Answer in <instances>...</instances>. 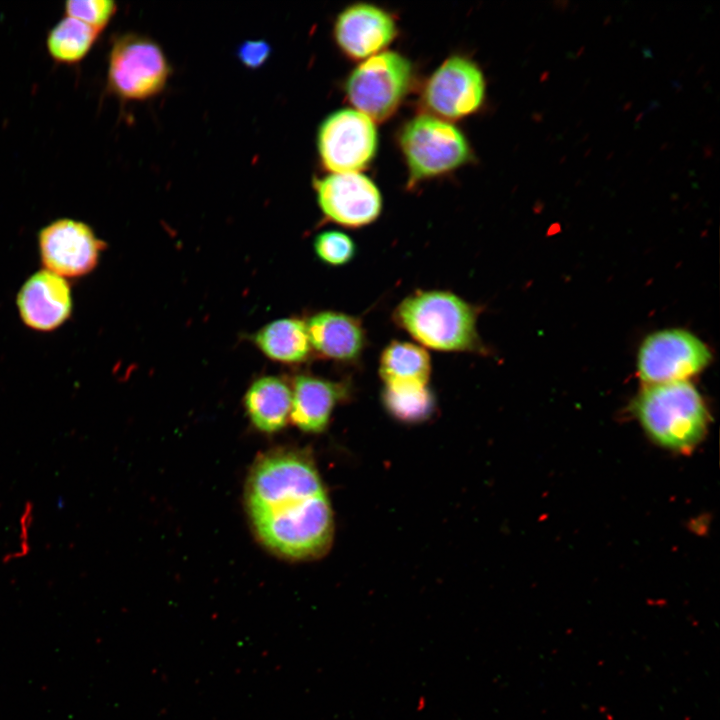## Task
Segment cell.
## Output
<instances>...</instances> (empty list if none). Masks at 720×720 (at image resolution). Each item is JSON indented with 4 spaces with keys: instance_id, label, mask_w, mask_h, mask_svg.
Masks as SVG:
<instances>
[{
    "instance_id": "cell-1",
    "label": "cell",
    "mask_w": 720,
    "mask_h": 720,
    "mask_svg": "<svg viewBox=\"0 0 720 720\" xmlns=\"http://www.w3.org/2000/svg\"><path fill=\"white\" fill-rule=\"evenodd\" d=\"M245 503L258 540L274 554L309 560L328 551L333 513L310 456L285 449L258 458L248 476Z\"/></svg>"
},
{
    "instance_id": "cell-2",
    "label": "cell",
    "mask_w": 720,
    "mask_h": 720,
    "mask_svg": "<svg viewBox=\"0 0 720 720\" xmlns=\"http://www.w3.org/2000/svg\"><path fill=\"white\" fill-rule=\"evenodd\" d=\"M479 309L444 290H419L393 313L395 323L422 346L443 352H483L477 331Z\"/></svg>"
},
{
    "instance_id": "cell-3",
    "label": "cell",
    "mask_w": 720,
    "mask_h": 720,
    "mask_svg": "<svg viewBox=\"0 0 720 720\" xmlns=\"http://www.w3.org/2000/svg\"><path fill=\"white\" fill-rule=\"evenodd\" d=\"M633 411L652 440L677 452L693 449L709 421L704 400L689 381L645 385L634 399Z\"/></svg>"
},
{
    "instance_id": "cell-4",
    "label": "cell",
    "mask_w": 720,
    "mask_h": 720,
    "mask_svg": "<svg viewBox=\"0 0 720 720\" xmlns=\"http://www.w3.org/2000/svg\"><path fill=\"white\" fill-rule=\"evenodd\" d=\"M170 66L162 48L152 39L126 33L116 38L108 55L107 87L126 100H143L165 86Z\"/></svg>"
},
{
    "instance_id": "cell-5",
    "label": "cell",
    "mask_w": 720,
    "mask_h": 720,
    "mask_svg": "<svg viewBox=\"0 0 720 720\" xmlns=\"http://www.w3.org/2000/svg\"><path fill=\"white\" fill-rule=\"evenodd\" d=\"M400 146L413 181L443 174L470 157L468 143L451 123L430 115L408 121L400 134Z\"/></svg>"
},
{
    "instance_id": "cell-6",
    "label": "cell",
    "mask_w": 720,
    "mask_h": 720,
    "mask_svg": "<svg viewBox=\"0 0 720 720\" xmlns=\"http://www.w3.org/2000/svg\"><path fill=\"white\" fill-rule=\"evenodd\" d=\"M412 78L410 62L401 54L385 51L358 65L347 78L349 101L371 120H384L399 106Z\"/></svg>"
},
{
    "instance_id": "cell-7",
    "label": "cell",
    "mask_w": 720,
    "mask_h": 720,
    "mask_svg": "<svg viewBox=\"0 0 720 720\" xmlns=\"http://www.w3.org/2000/svg\"><path fill=\"white\" fill-rule=\"evenodd\" d=\"M711 360L710 349L693 333L664 329L643 340L637 356V372L645 385L688 381Z\"/></svg>"
},
{
    "instance_id": "cell-8",
    "label": "cell",
    "mask_w": 720,
    "mask_h": 720,
    "mask_svg": "<svg viewBox=\"0 0 720 720\" xmlns=\"http://www.w3.org/2000/svg\"><path fill=\"white\" fill-rule=\"evenodd\" d=\"M317 146L322 164L333 173L358 172L375 155L376 128L362 112L341 109L321 123Z\"/></svg>"
},
{
    "instance_id": "cell-9",
    "label": "cell",
    "mask_w": 720,
    "mask_h": 720,
    "mask_svg": "<svg viewBox=\"0 0 720 720\" xmlns=\"http://www.w3.org/2000/svg\"><path fill=\"white\" fill-rule=\"evenodd\" d=\"M104 246L88 224L71 218L57 219L38 233L43 265L63 278L80 277L93 271Z\"/></svg>"
},
{
    "instance_id": "cell-10",
    "label": "cell",
    "mask_w": 720,
    "mask_h": 720,
    "mask_svg": "<svg viewBox=\"0 0 720 720\" xmlns=\"http://www.w3.org/2000/svg\"><path fill=\"white\" fill-rule=\"evenodd\" d=\"M484 94L485 81L479 67L456 55L446 59L429 77L423 100L436 115L453 119L476 111Z\"/></svg>"
},
{
    "instance_id": "cell-11",
    "label": "cell",
    "mask_w": 720,
    "mask_h": 720,
    "mask_svg": "<svg viewBox=\"0 0 720 720\" xmlns=\"http://www.w3.org/2000/svg\"><path fill=\"white\" fill-rule=\"evenodd\" d=\"M317 200L331 221L351 228L376 220L382 198L373 181L359 172L332 173L314 180Z\"/></svg>"
},
{
    "instance_id": "cell-12",
    "label": "cell",
    "mask_w": 720,
    "mask_h": 720,
    "mask_svg": "<svg viewBox=\"0 0 720 720\" xmlns=\"http://www.w3.org/2000/svg\"><path fill=\"white\" fill-rule=\"evenodd\" d=\"M17 308L22 321L29 328L46 332L54 330L72 312L69 283L49 270L38 271L19 290Z\"/></svg>"
},
{
    "instance_id": "cell-13",
    "label": "cell",
    "mask_w": 720,
    "mask_h": 720,
    "mask_svg": "<svg viewBox=\"0 0 720 720\" xmlns=\"http://www.w3.org/2000/svg\"><path fill=\"white\" fill-rule=\"evenodd\" d=\"M334 34L338 45L347 55L364 58L392 41L396 34V23L380 7L356 3L338 15Z\"/></svg>"
},
{
    "instance_id": "cell-14",
    "label": "cell",
    "mask_w": 720,
    "mask_h": 720,
    "mask_svg": "<svg viewBox=\"0 0 720 720\" xmlns=\"http://www.w3.org/2000/svg\"><path fill=\"white\" fill-rule=\"evenodd\" d=\"M311 348L321 357L353 362L360 358L366 336L359 319L337 311H322L306 322Z\"/></svg>"
},
{
    "instance_id": "cell-15",
    "label": "cell",
    "mask_w": 720,
    "mask_h": 720,
    "mask_svg": "<svg viewBox=\"0 0 720 720\" xmlns=\"http://www.w3.org/2000/svg\"><path fill=\"white\" fill-rule=\"evenodd\" d=\"M290 419L300 430L320 433L336 405L347 398L345 383L313 375H298L293 382Z\"/></svg>"
},
{
    "instance_id": "cell-16",
    "label": "cell",
    "mask_w": 720,
    "mask_h": 720,
    "mask_svg": "<svg viewBox=\"0 0 720 720\" xmlns=\"http://www.w3.org/2000/svg\"><path fill=\"white\" fill-rule=\"evenodd\" d=\"M292 390L280 378L264 376L248 388L244 404L252 424L261 432L282 430L290 418Z\"/></svg>"
},
{
    "instance_id": "cell-17",
    "label": "cell",
    "mask_w": 720,
    "mask_h": 720,
    "mask_svg": "<svg viewBox=\"0 0 720 720\" xmlns=\"http://www.w3.org/2000/svg\"><path fill=\"white\" fill-rule=\"evenodd\" d=\"M379 373L384 386H428L430 356L422 346L393 341L381 354Z\"/></svg>"
},
{
    "instance_id": "cell-18",
    "label": "cell",
    "mask_w": 720,
    "mask_h": 720,
    "mask_svg": "<svg viewBox=\"0 0 720 720\" xmlns=\"http://www.w3.org/2000/svg\"><path fill=\"white\" fill-rule=\"evenodd\" d=\"M254 341L264 355L281 363L303 362L311 352L306 322L297 318L268 323L255 334Z\"/></svg>"
},
{
    "instance_id": "cell-19",
    "label": "cell",
    "mask_w": 720,
    "mask_h": 720,
    "mask_svg": "<svg viewBox=\"0 0 720 720\" xmlns=\"http://www.w3.org/2000/svg\"><path fill=\"white\" fill-rule=\"evenodd\" d=\"M99 33L89 25L65 16L47 34L48 53L58 63H77L88 54Z\"/></svg>"
},
{
    "instance_id": "cell-20",
    "label": "cell",
    "mask_w": 720,
    "mask_h": 720,
    "mask_svg": "<svg viewBox=\"0 0 720 720\" xmlns=\"http://www.w3.org/2000/svg\"><path fill=\"white\" fill-rule=\"evenodd\" d=\"M383 402L393 417L407 423L426 420L435 408V398L428 386H384Z\"/></svg>"
},
{
    "instance_id": "cell-21",
    "label": "cell",
    "mask_w": 720,
    "mask_h": 720,
    "mask_svg": "<svg viewBox=\"0 0 720 720\" xmlns=\"http://www.w3.org/2000/svg\"><path fill=\"white\" fill-rule=\"evenodd\" d=\"M318 259L330 266H343L352 261L356 254L353 239L344 232L328 230L319 233L313 243Z\"/></svg>"
},
{
    "instance_id": "cell-22",
    "label": "cell",
    "mask_w": 720,
    "mask_h": 720,
    "mask_svg": "<svg viewBox=\"0 0 720 720\" xmlns=\"http://www.w3.org/2000/svg\"><path fill=\"white\" fill-rule=\"evenodd\" d=\"M66 16L75 18L101 32L117 10L113 0H69L64 4Z\"/></svg>"
},
{
    "instance_id": "cell-23",
    "label": "cell",
    "mask_w": 720,
    "mask_h": 720,
    "mask_svg": "<svg viewBox=\"0 0 720 720\" xmlns=\"http://www.w3.org/2000/svg\"><path fill=\"white\" fill-rule=\"evenodd\" d=\"M34 512L33 502H25L18 521L19 531L17 548L3 556L2 561L4 563H10L12 561L25 558L30 553V534L34 524Z\"/></svg>"
},
{
    "instance_id": "cell-24",
    "label": "cell",
    "mask_w": 720,
    "mask_h": 720,
    "mask_svg": "<svg viewBox=\"0 0 720 720\" xmlns=\"http://www.w3.org/2000/svg\"><path fill=\"white\" fill-rule=\"evenodd\" d=\"M271 54V46L265 40H247L237 50L240 62L248 68L262 66Z\"/></svg>"
}]
</instances>
